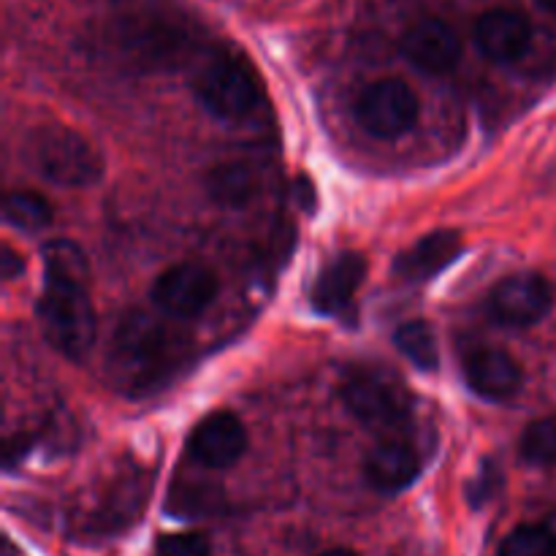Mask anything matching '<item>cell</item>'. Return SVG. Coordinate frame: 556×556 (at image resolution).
Wrapping results in <instances>:
<instances>
[{"label":"cell","mask_w":556,"mask_h":556,"mask_svg":"<svg viewBox=\"0 0 556 556\" xmlns=\"http://www.w3.org/2000/svg\"><path fill=\"white\" fill-rule=\"evenodd\" d=\"M27 166L60 188H87L103 174L96 147L68 125H38L22 147Z\"/></svg>","instance_id":"obj_1"},{"label":"cell","mask_w":556,"mask_h":556,"mask_svg":"<svg viewBox=\"0 0 556 556\" xmlns=\"http://www.w3.org/2000/svg\"><path fill=\"white\" fill-rule=\"evenodd\" d=\"M38 320L49 345L74 362L85 358L96 342L98 318L87 296V286L47 280L38 299Z\"/></svg>","instance_id":"obj_2"},{"label":"cell","mask_w":556,"mask_h":556,"mask_svg":"<svg viewBox=\"0 0 556 556\" xmlns=\"http://www.w3.org/2000/svg\"><path fill=\"white\" fill-rule=\"evenodd\" d=\"M166 329L144 315H134L119 326L112 348V372L117 383L128 389H147L157 378L168 372L172 356H168Z\"/></svg>","instance_id":"obj_3"},{"label":"cell","mask_w":556,"mask_h":556,"mask_svg":"<svg viewBox=\"0 0 556 556\" xmlns=\"http://www.w3.org/2000/svg\"><path fill=\"white\" fill-rule=\"evenodd\" d=\"M195 96L220 119H242L258 106L261 85L255 71L239 58H220L195 79Z\"/></svg>","instance_id":"obj_4"},{"label":"cell","mask_w":556,"mask_h":556,"mask_svg":"<svg viewBox=\"0 0 556 556\" xmlns=\"http://www.w3.org/2000/svg\"><path fill=\"white\" fill-rule=\"evenodd\" d=\"M418 103L416 92L402 79H378L362 92L356 103V117L367 134L375 139H400L413 125L418 123Z\"/></svg>","instance_id":"obj_5"},{"label":"cell","mask_w":556,"mask_h":556,"mask_svg":"<svg viewBox=\"0 0 556 556\" xmlns=\"http://www.w3.org/2000/svg\"><path fill=\"white\" fill-rule=\"evenodd\" d=\"M348 410L369 429H394L410 416V396L400 383L380 375H356L342 389Z\"/></svg>","instance_id":"obj_6"},{"label":"cell","mask_w":556,"mask_h":556,"mask_svg":"<svg viewBox=\"0 0 556 556\" xmlns=\"http://www.w3.org/2000/svg\"><path fill=\"white\" fill-rule=\"evenodd\" d=\"M217 296L215 271L201 264H177L152 286V302L172 318H195Z\"/></svg>","instance_id":"obj_7"},{"label":"cell","mask_w":556,"mask_h":556,"mask_svg":"<svg viewBox=\"0 0 556 556\" xmlns=\"http://www.w3.org/2000/svg\"><path fill=\"white\" fill-rule=\"evenodd\" d=\"M554 293L546 277L521 271L500 282L489 296V309L494 320L505 326H532L543 320L552 309Z\"/></svg>","instance_id":"obj_8"},{"label":"cell","mask_w":556,"mask_h":556,"mask_svg":"<svg viewBox=\"0 0 556 556\" xmlns=\"http://www.w3.org/2000/svg\"><path fill=\"white\" fill-rule=\"evenodd\" d=\"M188 451L206 470H228L248 451V432L231 413H210L190 432Z\"/></svg>","instance_id":"obj_9"},{"label":"cell","mask_w":556,"mask_h":556,"mask_svg":"<svg viewBox=\"0 0 556 556\" xmlns=\"http://www.w3.org/2000/svg\"><path fill=\"white\" fill-rule=\"evenodd\" d=\"M402 52L418 68L429 71V74H445L459 63L462 43L448 22L427 16L407 27L402 36Z\"/></svg>","instance_id":"obj_10"},{"label":"cell","mask_w":556,"mask_h":556,"mask_svg":"<svg viewBox=\"0 0 556 556\" xmlns=\"http://www.w3.org/2000/svg\"><path fill=\"white\" fill-rule=\"evenodd\" d=\"M364 275H367V261L358 253H342L340 258L331 261L313 288L315 309L329 318H353V304Z\"/></svg>","instance_id":"obj_11"},{"label":"cell","mask_w":556,"mask_h":556,"mask_svg":"<svg viewBox=\"0 0 556 556\" xmlns=\"http://www.w3.org/2000/svg\"><path fill=\"white\" fill-rule=\"evenodd\" d=\"M476 43L489 60L497 63L525 58L532 43L530 20L514 9L486 11L476 22Z\"/></svg>","instance_id":"obj_12"},{"label":"cell","mask_w":556,"mask_h":556,"mask_svg":"<svg viewBox=\"0 0 556 556\" xmlns=\"http://www.w3.org/2000/svg\"><path fill=\"white\" fill-rule=\"evenodd\" d=\"M465 250L462 233L454 228H440V231L427 233L418 239L413 248L396 258L394 275L405 282H427L443 269H448Z\"/></svg>","instance_id":"obj_13"},{"label":"cell","mask_w":556,"mask_h":556,"mask_svg":"<svg viewBox=\"0 0 556 556\" xmlns=\"http://www.w3.org/2000/svg\"><path fill=\"white\" fill-rule=\"evenodd\" d=\"M364 472L378 492L394 494L416 481L418 472H421V459L407 440L386 438L367 454Z\"/></svg>","instance_id":"obj_14"},{"label":"cell","mask_w":556,"mask_h":556,"mask_svg":"<svg viewBox=\"0 0 556 556\" xmlns=\"http://www.w3.org/2000/svg\"><path fill=\"white\" fill-rule=\"evenodd\" d=\"M467 386L478 396L492 402H505L521 389V367L505 351H478L465 362Z\"/></svg>","instance_id":"obj_15"},{"label":"cell","mask_w":556,"mask_h":556,"mask_svg":"<svg viewBox=\"0 0 556 556\" xmlns=\"http://www.w3.org/2000/svg\"><path fill=\"white\" fill-rule=\"evenodd\" d=\"M206 190L226 206H242L258 193V174L248 163H220L206 177Z\"/></svg>","instance_id":"obj_16"},{"label":"cell","mask_w":556,"mask_h":556,"mask_svg":"<svg viewBox=\"0 0 556 556\" xmlns=\"http://www.w3.org/2000/svg\"><path fill=\"white\" fill-rule=\"evenodd\" d=\"M43 266H47L49 282H74V286H87L90 277V264L81 253L79 244L68 239H54L43 244Z\"/></svg>","instance_id":"obj_17"},{"label":"cell","mask_w":556,"mask_h":556,"mask_svg":"<svg viewBox=\"0 0 556 556\" xmlns=\"http://www.w3.org/2000/svg\"><path fill=\"white\" fill-rule=\"evenodd\" d=\"M396 348L407 362L416 364L424 372H434L440 367V351H438V337L429 329L424 320H407L396 329L394 334Z\"/></svg>","instance_id":"obj_18"},{"label":"cell","mask_w":556,"mask_h":556,"mask_svg":"<svg viewBox=\"0 0 556 556\" xmlns=\"http://www.w3.org/2000/svg\"><path fill=\"white\" fill-rule=\"evenodd\" d=\"M3 217L16 231L36 233L43 231L52 223V206H49V201L43 195L27 193V190H14V193L5 195Z\"/></svg>","instance_id":"obj_19"},{"label":"cell","mask_w":556,"mask_h":556,"mask_svg":"<svg viewBox=\"0 0 556 556\" xmlns=\"http://www.w3.org/2000/svg\"><path fill=\"white\" fill-rule=\"evenodd\" d=\"M500 556H556V525L516 527L500 546Z\"/></svg>","instance_id":"obj_20"},{"label":"cell","mask_w":556,"mask_h":556,"mask_svg":"<svg viewBox=\"0 0 556 556\" xmlns=\"http://www.w3.org/2000/svg\"><path fill=\"white\" fill-rule=\"evenodd\" d=\"M521 456L538 467L556 465V418H541L527 427L521 438Z\"/></svg>","instance_id":"obj_21"},{"label":"cell","mask_w":556,"mask_h":556,"mask_svg":"<svg viewBox=\"0 0 556 556\" xmlns=\"http://www.w3.org/2000/svg\"><path fill=\"white\" fill-rule=\"evenodd\" d=\"M152 556H210V541L199 532H174L161 535Z\"/></svg>","instance_id":"obj_22"},{"label":"cell","mask_w":556,"mask_h":556,"mask_svg":"<svg viewBox=\"0 0 556 556\" xmlns=\"http://www.w3.org/2000/svg\"><path fill=\"white\" fill-rule=\"evenodd\" d=\"M22 271V258L11 248H3V258H0V275L3 280H14Z\"/></svg>","instance_id":"obj_23"},{"label":"cell","mask_w":556,"mask_h":556,"mask_svg":"<svg viewBox=\"0 0 556 556\" xmlns=\"http://www.w3.org/2000/svg\"><path fill=\"white\" fill-rule=\"evenodd\" d=\"M320 556H356L353 552H348V548H331V552L320 554Z\"/></svg>","instance_id":"obj_24"},{"label":"cell","mask_w":556,"mask_h":556,"mask_svg":"<svg viewBox=\"0 0 556 556\" xmlns=\"http://www.w3.org/2000/svg\"><path fill=\"white\" fill-rule=\"evenodd\" d=\"M538 3H541L543 9H548V11H556V0H538Z\"/></svg>","instance_id":"obj_25"}]
</instances>
